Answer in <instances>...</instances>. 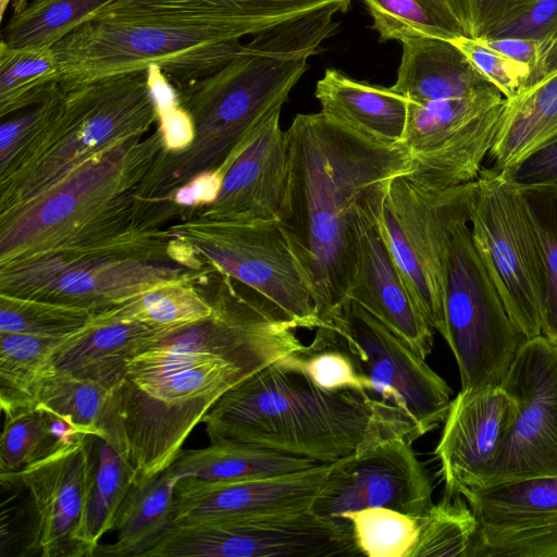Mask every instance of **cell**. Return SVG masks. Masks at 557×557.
I'll return each instance as SVG.
<instances>
[{"label": "cell", "instance_id": "6da1fadb", "mask_svg": "<svg viewBox=\"0 0 557 557\" xmlns=\"http://www.w3.org/2000/svg\"><path fill=\"white\" fill-rule=\"evenodd\" d=\"M287 189L278 222L327 325L346 301L367 202L408 174L401 143L367 135L323 112L297 114L286 131Z\"/></svg>", "mask_w": 557, "mask_h": 557}, {"label": "cell", "instance_id": "7a4b0ae2", "mask_svg": "<svg viewBox=\"0 0 557 557\" xmlns=\"http://www.w3.org/2000/svg\"><path fill=\"white\" fill-rule=\"evenodd\" d=\"M336 13L324 9L255 35L225 64L180 87L176 100L191 120L193 140L181 151L159 153L137 190L139 205H166L199 174L224 176L260 124L287 101L308 58L334 34Z\"/></svg>", "mask_w": 557, "mask_h": 557}, {"label": "cell", "instance_id": "3957f363", "mask_svg": "<svg viewBox=\"0 0 557 557\" xmlns=\"http://www.w3.org/2000/svg\"><path fill=\"white\" fill-rule=\"evenodd\" d=\"M202 422L210 444H253L326 463L392 437L368 396L321 388L285 356L227 389Z\"/></svg>", "mask_w": 557, "mask_h": 557}, {"label": "cell", "instance_id": "277c9868", "mask_svg": "<svg viewBox=\"0 0 557 557\" xmlns=\"http://www.w3.org/2000/svg\"><path fill=\"white\" fill-rule=\"evenodd\" d=\"M159 123L150 71L59 85L21 146L0 162V218L27 205L69 172Z\"/></svg>", "mask_w": 557, "mask_h": 557}, {"label": "cell", "instance_id": "5b68a950", "mask_svg": "<svg viewBox=\"0 0 557 557\" xmlns=\"http://www.w3.org/2000/svg\"><path fill=\"white\" fill-rule=\"evenodd\" d=\"M213 271L169 230L133 225L0 263V294L99 314L161 283Z\"/></svg>", "mask_w": 557, "mask_h": 557}, {"label": "cell", "instance_id": "8992f818", "mask_svg": "<svg viewBox=\"0 0 557 557\" xmlns=\"http://www.w3.org/2000/svg\"><path fill=\"white\" fill-rule=\"evenodd\" d=\"M163 149L158 124L84 161L0 218V263L139 225L136 193Z\"/></svg>", "mask_w": 557, "mask_h": 557}, {"label": "cell", "instance_id": "52a82bcc", "mask_svg": "<svg viewBox=\"0 0 557 557\" xmlns=\"http://www.w3.org/2000/svg\"><path fill=\"white\" fill-rule=\"evenodd\" d=\"M240 39L215 22L96 15L52 49L62 85L154 66L180 88L230 61Z\"/></svg>", "mask_w": 557, "mask_h": 557}, {"label": "cell", "instance_id": "ba28073f", "mask_svg": "<svg viewBox=\"0 0 557 557\" xmlns=\"http://www.w3.org/2000/svg\"><path fill=\"white\" fill-rule=\"evenodd\" d=\"M260 369L211 360L159 376L125 377L115 386L106 441L134 470V484L168 469L218 399Z\"/></svg>", "mask_w": 557, "mask_h": 557}, {"label": "cell", "instance_id": "9c48e42d", "mask_svg": "<svg viewBox=\"0 0 557 557\" xmlns=\"http://www.w3.org/2000/svg\"><path fill=\"white\" fill-rule=\"evenodd\" d=\"M329 324L346 338L377 421L392 436L412 444L444 423L451 388L406 341L351 299Z\"/></svg>", "mask_w": 557, "mask_h": 557}, {"label": "cell", "instance_id": "30bf717a", "mask_svg": "<svg viewBox=\"0 0 557 557\" xmlns=\"http://www.w3.org/2000/svg\"><path fill=\"white\" fill-rule=\"evenodd\" d=\"M469 222L473 246L523 341L542 334L546 271L542 244L521 188L482 168Z\"/></svg>", "mask_w": 557, "mask_h": 557}, {"label": "cell", "instance_id": "8fae6325", "mask_svg": "<svg viewBox=\"0 0 557 557\" xmlns=\"http://www.w3.org/2000/svg\"><path fill=\"white\" fill-rule=\"evenodd\" d=\"M444 312V339L461 391L502 387L523 338L473 246L468 222L457 223L448 237Z\"/></svg>", "mask_w": 557, "mask_h": 557}, {"label": "cell", "instance_id": "7c38bea8", "mask_svg": "<svg viewBox=\"0 0 557 557\" xmlns=\"http://www.w3.org/2000/svg\"><path fill=\"white\" fill-rule=\"evenodd\" d=\"M476 180L446 188H423L406 177L392 180L381 224L417 308L429 325L446 335L444 312L445 261L451 228L469 222Z\"/></svg>", "mask_w": 557, "mask_h": 557}, {"label": "cell", "instance_id": "4fadbf2b", "mask_svg": "<svg viewBox=\"0 0 557 557\" xmlns=\"http://www.w3.org/2000/svg\"><path fill=\"white\" fill-rule=\"evenodd\" d=\"M168 230L205 264L258 294L293 329L323 325L278 222H224L197 214Z\"/></svg>", "mask_w": 557, "mask_h": 557}, {"label": "cell", "instance_id": "5bb4252c", "mask_svg": "<svg viewBox=\"0 0 557 557\" xmlns=\"http://www.w3.org/2000/svg\"><path fill=\"white\" fill-rule=\"evenodd\" d=\"M351 525L308 511L172 525L144 557H350Z\"/></svg>", "mask_w": 557, "mask_h": 557}, {"label": "cell", "instance_id": "9a60e30c", "mask_svg": "<svg viewBox=\"0 0 557 557\" xmlns=\"http://www.w3.org/2000/svg\"><path fill=\"white\" fill-rule=\"evenodd\" d=\"M502 94L408 101L401 144L412 166L406 177L430 189L475 181L492 147L505 106Z\"/></svg>", "mask_w": 557, "mask_h": 557}, {"label": "cell", "instance_id": "2e32d148", "mask_svg": "<svg viewBox=\"0 0 557 557\" xmlns=\"http://www.w3.org/2000/svg\"><path fill=\"white\" fill-rule=\"evenodd\" d=\"M502 387L517 404L516 419L494 461L463 488L557 476V343L543 334L524 339Z\"/></svg>", "mask_w": 557, "mask_h": 557}, {"label": "cell", "instance_id": "e0dca14e", "mask_svg": "<svg viewBox=\"0 0 557 557\" xmlns=\"http://www.w3.org/2000/svg\"><path fill=\"white\" fill-rule=\"evenodd\" d=\"M432 494V481L412 444L387 437L331 462L310 512L344 525H351L346 513L369 507L420 517L433 505Z\"/></svg>", "mask_w": 557, "mask_h": 557}, {"label": "cell", "instance_id": "ac0fdd59", "mask_svg": "<svg viewBox=\"0 0 557 557\" xmlns=\"http://www.w3.org/2000/svg\"><path fill=\"white\" fill-rule=\"evenodd\" d=\"M330 467L331 462H322L280 476L242 482L180 479L172 525L308 511Z\"/></svg>", "mask_w": 557, "mask_h": 557}, {"label": "cell", "instance_id": "d6986e66", "mask_svg": "<svg viewBox=\"0 0 557 557\" xmlns=\"http://www.w3.org/2000/svg\"><path fill=\"white\" fill-rule=\"evenodd\" d=\"M387 188L362 209L358 261L347 299L363 307L425 359L433 348L434 330L412 300L383 232L381 211Z\"/></svg>", "mask_w": 557, "mask_h": 557}, {"label": "cell", "instance_id": "ffe728a7", "mask_svg": "<svg viewBox=\"0 0 557 557\" xmlns=\"http://www.w3.org/2000/svg\"><path fill=\"white\" fill-rule=\"evenodd\" d=\"M280 115L281 109L260 124L227 169L214 202L198 215L237 223L280 222L288 174L287 135Z\"/></svg>", "mask_w": 557, "mask_h": 557}, {"label": "cell", "instance_id": "44dd1931", "mask_svg": "<svg viewBox=\"0 0 557 557\" xmlns=\"http://www.w3.org/2000/svg\"><path fill=\"white\" fill-rule=\"evenodd\" d=\"M503 387L461 391L451 400L434 454L448 496L470 487L494 461L517 416Z\"/></svg>", "mask_w": 557, "mask_h": 557}, {"label": "cell", "instance_id": "7402d4cb", "mask_svg": "<svg viewBox=\"0 0 557 557\" xmlns=\"http://www.w3.org/2000/svg\"><path fill=\"white\" fill-rule=\"evenodd\" d=\"M88 461L86 436L78 446L14 472L28 491L37 519V553L42 557H88L79 540Z\"/></svg>", "mask_w": 557, "mask_h": 557}, {"label": "cell", "instance_id": "603a6c76", "mask_svg": "<svg viewBox=\"0 0 557 557\" xmlns=\"http://www.w3.org/2000/svg\"><path fill=\"white\" fill-rule=\"evenodd\" d=\"M170 332L121 318L110 309L61 338L49 356L48 372L114 388L125 379L127 363Z\"/></svg>", "mask_w": 557, "mask_h": 557}, {"label": "cell", "instance_id": "cb8c5ba5", "mask_svg": "<svg viewBox=\"0 0 557 557\" xmlns=\"http://www.w3.org/2000/svg\"><path fill=\"white\" fill-rule=\"evenodd\" d=\"M350 4L351 0H117L103 13L127 18L215 22L243 38L324 9L344 13Z\"/></svg>", "mask_w": 557, "mask_h": 557}, {"label": "cell", "instance_id": "d4e9b609", "mask_svg": "<svg viewBox=\"0 0 557 557\" xmlns=\"http://www.w3.org/2000/svg\"><path fill=\"white\" fill-rule=\"evenodd\" d=\"M401 45L397 78L391 88L408 101L502 94L450 40L420 37Z\"/></svg>", "mask_w": 557, "mask_h": 557}, {"label": "cell", "instance_id": "484cf974", "mask_svg": "<svg viewBox=\"0 0 557 557\" xmlns=\"http://www.w3.org/2000/svg\"><path fill=\"white\" fill-rule=\"evenodd\" d=\"M555 144L557 71L505 100L486 159L492 169L505 172Z\"/></svg>", "mask_w": 557, "mask_h": 557}, {"label": "cell", "instance_id": "4316f807", "mask_svg": "<svg viewBox=\"0 0 557 557\" xmlns=\"http://www.w3.org/2000/svg\"><path fill=\"white\" fill-rule=\"evenodd\" d=\"M314 96L324 114L377 139L401 141L408 100L391 87L358 82L326 69Z\"/></svg>", "mask_w": 557, "mask_h": 557}, {"label": "cell", "instance_id": "83f0119b", "mask_svg": "<svg viewBox=\"0 0 557 557\" xmlns=\"http://www.w3.org/2000/svg\"><path fill=\"white\" fill-rule=\"evenodd\" d=\"M313 459L247 443H219L181 450L168 468L173 474L210 482H242L280 476L317 466Z\"/></svg>", "mask_w": 557, "mask_h": 557}, {"label": "cell", "instance_id": "f1b7e54d", "mask_svg": "<svg viewBox=\"0 0 557 557\" xmlns=\"http://www.w3.org/2000/svg\"><path fill=\"white\" fill-rule=\"evenodd\" d=\"M180 478L169 469L134 484L121 504L110 531L115 542L97 547L94 556L144 557L172 527L174 490Z\"/></svg>", "mask_w": 557, "mask_h": 557}, {"label": "cell", "instance_id": "f546056e", "mask_svg": "<svg viewBox=\"0 0 557 557\" xmlns=\"http://www.w3.org/2000/svg\"><path fill=\"white\" fill-rule=\"evenodd\" d=\"M480 525L509 528L557 520V476H534L458 493Z\"/></svg>", "mask_w": 557, "mask_h": 557}, {"label": "cell", "instance_id": "4dcf8cb0", "mask_svg": "<svg viewBox=\"0 0 557 557\" xmlns=\"http://www.w3.org/2000/svg\"><path fill=\"white\" fill-rule=\"evenodd\" d=\"M87 444L88 479L79 540L91 557L134 485L135 473L126 459L106 440L89 434Z\"/></svg>", "mask_w": 557, "mask_h": 557}, {"label": "cell", "instance_id": "1f68e13d", "mask_svg": "<svg viewBox=\"0 0 557 557\" xmlns=\"http://www.w3.org/2000/svg\"><path fill=\"white\" fill-rule=\"evenodd\" d=\"M60 341L0 332V404L4 417L36 408L49 356Z\"/></svg>", "mask_w": 557, "mask_h": 557}, {"label": "cell", "instance_id": "d6a6232c", "mask_svg": "<svg viewBox=\"0 0 557 557\" xmlns=\"http://www.w3.org/2000/svg\"><path fill=\"white\" fill-rule=\"evenodd\" d=\"M117 0H33L1 30L11 48L52 47Z\"/></svg>", "mask_w": 557, "mask_h": 557}, {"label": "cell", "instance_id": "836d02e7", "mask_svg": "<svg viewBox=\"0 0 557 557\" xmlns=\"http://www.w3.org/2000/svg\"><path fill=\"white\" fill-rule=\"evenodd\" d=\"M381 42L432 37H469L447 0H361Z\"/></svg>", "mask_w": 557, "mask_h": 557}, {"label": "cell", "instance_id": "e575fe53", "mask_svg": "<svg viewBox=\"0 0 557 557\" xmlns=\"http://www.w3.org/2000/svg\"><path fill=\"white\" fill-rule=\"evenodd\" d=\"M60 77L52 47L11 48L0 41V116L41 101Z\"/></svg>", "mask_w": 557, "mask_h": 557}, {"label": "cell", "instance_id": "d590c367", "mask_svg": "<svg viewBox=\"0 0 557 557\" xmlns=\"http://www.w3.org/2000/svg\"><path fill=\"white\" fill-rule=\"evenodd\" d=\"M196 278H177L156 285L112 308L116 315L156 329L173 331L213 314L214 305L195 286Z\"/></svg>", "mask_w": 557, "mask_h": 557}, {"label": "cell", "instance_id": "8d00e7d4", "mask_svg": "<svg viewBox=\"0 0 557 557\" xmlns=\"http://www.w3.org/2000/svg\"><path fill=\"white\" fill-rule=\"evenodd\" d=\"M112 389L97 382L51 371L39 384L36 407L53 411L86 434L106 440Z\"/></svg>", "mask_w": 557, "mask_h": 557}, {"label": "cell", "instance_id": "74e56055", "mask_svg": "<svg viewBox=\"0 0 557 557\" xmlns=\"http://www.w3.org/2000/svg\"><path fill=\"white\" fill-rule=\"evenodd\" d=\"M315 330L312 342L289 352L286 359L321 388L351 389L367 396L368 383L360 374L344 335L332 324Z\"/></svg>", "mask_w": 557, "mask_h": 557}, {"label": "cell", "instance_id": "f35d334b", "mask_svg": "<svg viewBox=\"0 0 557 557\" xmlns=\"http://www.w3.org/2000/svg\"><path fill=\"white\" fill-rule=\"evenodd\" d=\"M418 525L412 557H468L480 523L465 498L445 495L418 517Z\"/></svg>", "mask_w": 557, "mask_h": 557}, {"label": "cell", "instance_id": "ab89813d", "mask_svg": "<svg viewBox=\"0 0 557 557\" xmlns=\"http://www.w3.org/2000/svg\"><path fill=\"white\" fill-rule=\"evenodd\" d=\"M350 521L360 555L368 557H412L419 525L413 517L385 507H369L344 516Z\"/></svg>", "mask_w": 557, "mask_h": 557}, {"label": "cell", "instance_id": "60d3db41", "mask_svg": "<svg viewBox=\"0 0 557 557\" xmlns=\"http://www.w3.org/2000/svg\"><path fill=\"white\" fill-rule=\"evenodd\" d=\"M94 315L83 309L0 294V332L62 338Z\"/></svg>", "mask_w": 557, "mask_h": 557}, {"label": "cell", "instance_id": "b9f144b4", "mask_svg": "<svg viewBox=\"0 0 557 557\" xmlns=\"http://www.w3.org/2000/svg\"><path fill=\"white\" fill-rule=\"evenodd\" d=\"M519 187L527 201L544 256L546 296L542 313V334L557 343V181Z\"/></svg>", "mask_w": 557, "mask_h": 557}, {"label": "cell", "instance_id": "7bdbcfd3", "mask_svg": "<svg viewBox=\"0 0 557 557\" xmlns=\"http://www.w3.org/2000/svg\"><path fill=\"white\" fill-rule=\"evenodd\" d=\"M468 557H557V520L529 525H480Z\"/></svg>", "mask_w": 557, "mask_h": 557}, {"label": "cell", "instance_id": "ee69618b", "mask_svg": "<svg viewBox=\"0 0 557 557\" xmlns=\"http://www.w3.org/2000/svg\"><path fill=\"white\" fill-rule=\"evenodd\" d=\"M555 37L557 0H516L480 40L520 38L546 45Z\"/></svg>", "mask_w": 557, "mask_h": 557}, {"label": "cell", "instance_id": "f6af8a7d", "mask_svg": "<svg viewBox=\"0 0 557 557\" xmlns=\"http://www.w3.org/2000/svg\"><path fill=\"white\" fill-rule=\"evenodd\" d=\"M4 418L0 441V470L1 473L17 472L35 461L41 430V411L36 407Z\"/></svg>", "mask_w": 557, "mask_h": 557}, {"label": "cell", "instance_id": "bcb514c9", "mask_svg": "<svg viewBox=\"0 0 557 557\" xmlns=\"http://www.w3.org/2000/svg\"><path fill=\"white\" fill-rule=\"evenodd\" d=\"M475 69L494 84L504 98L515 97L525 85L530 69L488 48L482 41L461 37L453 41Z\"/></svg>", "mask_w": 557, "mask_h": 557}, {"label": "cell", "instance_id": "7dc6e473", "mask_svg": "<svg viewBox=\"0 0 557 557\" xmlns=\"http://www.w3.org/2000/svg\"><path fill=\"white\" fill-rule=\"evenodd\" d=\"M39 409L41 411V430L35 461L74 448L85 441L88 434L70 420L53 411Z\"/></svg>", "mask_w": 557, "mask_h": 557}, {"label": "cell", "instance_id": "c3c4849f", "mask_svg": "<svg viewBox=\"0 0 557 557\" xmlns=\"http://www.w3.org/2000/svg\"><path fill=\"white\" fill-rule=\"evenodd\" d=\"M470 38L482 39L515 0H447Z\"/></svg>", "mask_w": 557, "mask_h": 557}, {"label": "cell", "instance_id": "681fc988", "mask_svg": "<svg viewBox=\"0 0 557 557\" xmlns=\"http://www.w3.org/2000/svg\"><path fill=\"white\" fill-rule=\"evenodd\" d=\"M500 173L519 186L557 181V144L533 154L517 166Z\"/></svg>", "mask_w": 557, "mask_h": 557}, {"label": "cell", "instance_id": "f907efd6", "mask_svg": "<svg viewBox=\"0 0 557 557\" xmlns=\"http://www.w3.org/2000/svg\"><path fill=\"white\" fill-rule=\"evenodd\" d=\"M480 41L506 58L528 66L530 69V73L536 66L544 46L534 40L520 38H503Z\"/></svg>", "mask_w": 557, "mask_h": 557}, {"label": "cell", "instance_id": "816d5d0a", "mask_svg": "<svg viewBox=\"0 0 557 557\" xmlns=\"http://www.w3.org/2000/svg\"><path fill=\"white\" fill-rule=\"evenodd\" d=\"M555 71H557V37L543 46L540 60L531 71L523 88L535 84Z\"/></svg>", "mask_w": 557, "mask_h": 557}, {"label": "cell", "instance_id": "f5cc1de1", "mask_svg": "<svg viewBox=\"0 0 557 557\" xmlns=\"http://www.w3.org/2000/svg\"><path fill=\"white\" fill-rule=\"evenodd\" d=\"M28 2L29 0H12L13 13L23 10L28 4Z\"/></svg>", "mask_w": 557, "mask_h": 557}, {"label": "cell", "instance_id": "db71d44e", "mask_svg": "<svg viewBox=\"0 0 557 557\" xmlns=\"http://www.w3.org/2000/svg\"><path fill=\"white\" fill-rule=\"evenodd\" d=\"M0 2H1V8H0V10H1V18H2L3 15H4V12L7 10V5L9 4L10 0H0Z\"/></svg>", "mask_w": 557, "mask_h": 557}, {"label": "cell", "instance_id": "11a10c76", "mask_svg": "<svg viewBox=\"0 0 557 557\" xmlns=\"http://www.w3.org/2000/svg\"><path fill=\"white\" fill-rule=\"evenodd\" d=\"M516 1V0H515Z\"/></svg>", "mask_w": 557, "mask_h": 557}]
</instances>
